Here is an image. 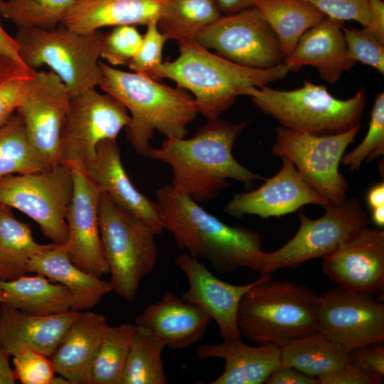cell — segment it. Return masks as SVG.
<instances>
[{
	"instance_id": "1",
	"label": "cell",
	"mask_w": 384,
	"mask_h": 384,
	"mask_svg": "<svg viewBox=\"0 0 384 384\" xmlns=\"http://www.w3.org/2000/svg\"><path fill=\"white\" fill-rule=\"evenodd\" d=\"M246 122L208 119L189 139L166 138L159 148L151 147L148 158L169 164L173 171L171 186L197 203L215 198L229 187L228 179L250 185L265 178L239 164L233 148Z\"/></svg>"
},
{
	"instance_id": "2",
	"label": "cell",
	"mask_w": 384,
	"mask_h": 384,
	"mask_svg": "<svg viewBox=\"0 0 384 384\" xmlns=\"http://www.w3.org/2000/svg\"><path fill=\"white\" fill-rule=\"evenodd\" d=\"M155 195L163 228L172 234L180 250L220 274L240 268L261 273L266 252L260 232L223 223L171 184Z\"/></svg>"
},
{
	"instance_id": "3",
	"label": "cell",
	"mask_w": 384,
	"mask_h": 384,
	"mask_svg": "<svg viewBox=\"0 0 384 384\" xmlns=\"http://www.w3.org/2000/svg\"><path fill=\"white\" fill-rule=\"evenodd\" d=\"M178 43V58L163 62L151 78H168L191 92L198 112L208 119L219 118L245 89L267 85L284 78L290 71L283 63L268 69L238 65L210 52L195 39Z\"/></svg>"
},
{
	"instance_id": "4",
	"label": "cell",
	"mask_w": 384,
	"mask_h": 384,
	"mask_svg": "<svg viewBox=\"0 0 384 384\" xmlns=\"http://www.w3.org/2000/svg\"><path fill=\"white\" fill-rule=\"evenodd\" d=\"M102 91L119 102L131 113L125 127L128 141L145 157L155 131L166 138H184L186 127L198 112L194 98L181 87L159 83L146 75L125 72L100 61Z\"/></svg>"
},
{
	"instance_id": "5",
	"label": "cell",
	"mask_w": 384,
	"mask_h": 384,
	"mask_svg": "<svg viewBox=\"0 0 384 384\" xmlns=\"http://www.w3.org/2000/svg\"><path fill=\"white\" fill-rule=\"evenodd\" d=\"M317 304L318 295L306 286L262 274L240 302L238 327L257 344L282 347L316 331Z\"/></svg>"
},
{
	"instance_id": "6",
	"label": "cell",
	"mask_w": 384,
	"mask_h": 384,
	"mask_svg": "<svg viewBox=\"0 0 384 384\" xmlns=\"http://www.w3.org/2000/svg\"><path fill=\"white\" fill-rule=\"evenodd\" d=\"M255 107L278 121L282 127L316 136H331L361 124L366 104L364 88L346 100L334 97L324 85L304 81L292 90L267 85L245 89Z\"/></svg>"
},
{
	"instance_id": "7",
	"label": "cell",
	"mask_w": 384,
	"mask_h": 384,
	"mask_svg": "<svg viewBox=\"0 0 384 384\" xmlns=\"http://www.w3.org/2000/svg\"><path fill=\"white\" fill-rule=\"evenodd\" d=\"M102 36L99 31L80 33L60 24L53 30L18 28L14 38L23 63L33 70L49 67L73 96L102 83Z\"/></svg>"
},
{
	"instance_id": "8",
	"label": "cell",
	"mask_w": 384,
	"mask_h": 384,
	"mask_svg": "<svg viewBox=\"0 0 384 384\" xmlns=\"http://www.w3.org/2000/svg\"><path fill=\"white\" fill-rule=\"evenodd\" d=\"M98 223L113 292L132 302L141 282L155 267L157 234L146 222L117 206L104 192Z\"/></svg>"
},
{
	"instance_id": "9",
	"label": "cell",
	"mask_w": 384,
	"mask_h": 384,
	"mask_svg": "<svg viewBox=\"0 0 384 384\" xmlns=\"http://www.w3.org/2000/svg\"><path fill=\"white\" fill-rule=\"evenodd\" d=\"M361 128L358 124L338 134L316 136L279 126L275 130L272 154L289 159L311 188L329 203L338 205L346 200L349 190L339 164Z\"/></svg>"
},
{
	"instance_id": "10",
	"label": "cell",
	"mask_w": 384,
	"mask_h": 384,
	"mask_svg": "<svg viewBox=\"0 0 384 384\" xmlns=\"http://www.w3.org/2000/svg\"><path fill=\"white\" fill-rule=\"evenodd\" d=\"M73 194L72 170L61 164L0 178V205L27 215L39 225L46 238L58 245L68 240L66 214Z\"/></svg>"
},
{
	"instance_id": "11",
	"label": "cell",
	"mask_w": 384,
	"mask_h": 384,
	"mask_svg": "<svg viewBox=\"0 0 384 384\" xmlns=\"http://www.w3.org/2000/svg\"><path fill=\"white\" fill-rule=\"evenodd\" d=\"M324 208L325 213L317 219H310L299 210L297 232L279 249L265 252L261 274L272 275L277 270L322 258L350 235L369 225L357 197L346 198L338 205L329 203Z\"/></svg>"
},
{
	"instance_id": "12",
	"label": "cell",
	"mask_w": 384,
	"mask_h": 384,
	"mask_svg": "<svg viewBox=\"0 0 384 384\" xmlns=\"http://www.w3.org/2000/svg\"><path fill=\"white\" fill-rule=\"evenodd\" d=\"M130 116L113 96L90 89L71 96L60 145V164L83 169L100 142L116 140Z\"/></svg>"
},
{
	"instance_id": "13",
	"label": "cell",
	"mask_w": 384,
	"mask_h": 384,
	"mask_svg": "<svg viewBox=\"0 0 384 384\" xmlns=\"http://www.w3.org/2000/svg\"><path fill=\"white\" fill-rule=\"evenodd\" d=\"M194 39L217 55L247 68H272L284 60L275 33L255 6L222 15Z\"/></svg>"
},
{
	"instance_id": "14",
	"label": "cell",
	"mask_w": 384,
	"mask_h": 384,
	"mask_svg": "<svg viewBox=\"0 0 384 384\" xmlns=\"http://www.w3.org/2000/svg\"><path fill=\"white\" fill-rule=\"evenodd\" d=\"M316 331L348 353L384 341V304L338 287L318 296Z\"/></svg>"
},
{
	"instance_id": "15",
	"label": "cell",
	"mask_w": 384,
	"mask_h": 384,
	"mask_svg": "<svg viewBox=\"0 0 384 384\" xmlns=\"http://www.w3.org/2000/svg\"><path fill=\"white\" fill-rule=\"evenodd\" d=\"M70 98L68 87L55 73L36 70L16 112L29 140L50 167L60 164L61 139Z\"/></svg>"
},
{
	"instance_id": "16",
	"label": "cell",
	"mask_w": 384,
	"mask_h": 384,
	"mask_svg": "<svg viewBox=\"0 0 384 384\" xmlns=\"http://www.w3.org/2000/svg\"><path fill=\"white\" fill-rule=\"evenodd\" d=\"M324 274L345 290L372 294L384 292V230L363 228L322 257Z\"/></svg>"
},
{
	"instance_id": "17",
	"label": "cell",
	"mask_w": 384,
	"mask_h": 384,
	"mask_svg": "<svg viewBox=\"0 0 384 384\" xmlns=\"http://www.w3.org/2000/svg\"><path fill=\"white\" fill-rule=\"evenodd\" d=\"M73 194L66 214L68 238L65 243L71 261L100 277L109 274L100 240L98 210L101 191L80 168H70Z\"/></svg>"
},
{
	"instance_id": "18",
	"label": "cell",
	"mask_w": 384,
	"mask_h": 384,
	"mask_svg": "<svg viewBox=\"0 0 384 384\" xmlns=\"http://www.w3.org/2000/svg\"><path fill=\"white\" fill-rule=\"evenodd\" d=\"M280 159L282 166L274 176L253 191L235 193L224 212L237 218L245 215L279 218L305 205L324 208L329 203L306 183L289 159Z\"/></svg>"
},
{
	"instance_id": "19",
	"label": "cell",
	"mask_w": 384,
	"mask_h": 384,
	"mask_svg": "<svg viewBox=\"0 0 384 384\" xmlns=\"http://www.w3.org/2000/svg\"><path fill=\"white\" fill-rule=\"evenodd\" d=\"M175 264L188 282V288L181 294V298L199 306L216 322L223 341L241 338L238 324L240 302L260 278L240 285L223 282L213 274L202 262L187 252L179 255Z\"/></svg>"
},
{
	"instance_id": "20",
	"label": "cell",
	"mask_w": 384,
	"mask_h": 384,
	"mask_svg": "<svg viewBox=\"0 0 384 384\" xmlns=\"http://www.w3.org/2000/svg\"><path fill=\"white\" fill-rule=\"evenodd\" d=\"M82 170L117 206L146 222L157 235L162 233L158 206L132 183L122 165L116 140L100 142L95 156Z\"/></svg>"
},
{
	"instance_id": "21",
	"label": "cell",
	"mask_w": 384,
	"mask_h": 384,
	"mask_svg": "<svg viewBox=\"0 0 384 384\" xmlns=\"http://www.w3.org/2000/svg\"><path fill=\"white\" fill-rule=\"evenodd\" d=\"M80 312L39 316L23 312L4 304L0 306V342L10 358L24 350L50 357Z\"/></svg>"
},
{
	"instance_id": "22",
	"label": "cell",
	"mask_w": 384,
	"mask_h": 384,
	"mask_svg": "<svg viewBox=\"0 0 384 384\" xmlns=\"http://www.w3.org/2000/svg\"><path fill=\"white\" fill-rule=\"evenodd\" d=\"M343 26V21L326 16L301 36L294 51L283 63L290 71L304 65L313 66L322 80L336 83L344 72L356 63L348 54Z\"/></svg>"
},
{
	"instance_id": "23",
	"label": "cell",
	"mask_w": 384,
	"mask_h": 384,
	"mask_svg": "<svg viewBox=\"0 0 384 384\" xmlns=\"http://www.w3.org/2000/svg\"><path fill=\"white\" fill-rule=\"evenodd\" d=\"M211 321L199 306L167 291L159 301L147 306L134 323L151 330L166 348L178 350L198 342Z\"/></svg>"
},
{
	"instance_id": "24",
	"label": "cell",
	"mask_w": 384,
	"mask_h": 384,
	"mask_svg": "<svg viewBox=\"0 0 384 384\" xmlns=\"http://www.w3.org/2000/svg\"><path fill=\"white\" fill-rule=\"evenodd\" d=\"M168 0H75L60 24L80 33L120 25H146L158 21Z\"/></svg>"
},
{
	"instance_id": "25",
	"label": "cell",
	"mask_w": 384,
	"mask_h": 384,
	"mask_svg": "<svg viewBox=\"0 0 384 384\" xmlns=\"http://www.w3.org/2000/svg\"><path fill=\"white\" fill-rule=\"evenodd\" d=\"M109 324L101 314L80 312L49 357L55 373L70 384H92V369Z\"/></svg>"
},
{
	"instance_id": "26",
	"label": "cell",
	"mask_w": 384,
	"mask_h": 384,
	"mask_svg": "<svg viewBox=\"0 0 384 384\" xmlns=\"http://www.w3.org/2000/svg\"><path fill=\"white\" fill-rule=\"evenodd\" d=\"M198 359L225 361L223 372L209 384H262L280 365V348L272 344L250 346L241 338L218 344H201L196 349Z\"/></svg>"
},
{
	"instance_id": "27",
	"label": "cell",
	"mask_w": 384,
	"mask_h": 384,
	"mask_svg": "<svg viewBox=\"0 0 384 384\" xmlns=\"http://www.w3.org/2000/svg\"><path fill=\"white\" fill-rule=\"evenodd\" d=\"M28 271L43 275L68 288L74 299L73 311L90 309L113 292L110 282L77 267L71 261L65 243L33 256Z\"/></svg>"
},
{
	"instance_id": "28",
	"label": "cell",
	"mask_w": 384,
	"mask_h": 384,
	"mask_svg": "<svg viewBox=\"0 0 384 384\" xmlns=\"http://www.w3.org/2000/svg\"><path fill=\"white\" fill-rule=\"evenodd\" d=\"M2 302L23 312L39 316L72 310L74 299L63 284L53 283L43 275L26 274L11 280L0 279Z\"/></svg>"
},
{
	"instance_id": "29",
	"label": "cell",
	"mask_w": 384,
	"mask_h": 384,
	"mask_svg": "<svg viewBox=\"0 0 384 384\" xmlns=\"http://www.w3.org/2000/svg\"><path fill=\"white\" fill-rule=\"evenodd\" d=\"M58 244L41 245L30 225L17 219L12 208L0 205V279L11 280L28 272L31 259Z\"/></svg>"
},
{
	"instance_id": "30",
	"label": "cell",
	"mask_w": 384,
	"mask_h": 384,
	"mask_svg": "<svg viewBox=\"0 0 384 384\" xmlns=\"http://www.w3.org/2000/svg\"><path fill=\"white\" fill-rule=\"evenodd\" d=\"M254 6L275 33L284 58L292 53L301 36L326 17L301 0H256Z\"/></svg>"
},
{
	"instance_id": "31",
	"label": "cell",
	"mask_w": 384,
	"mask_h": 384,
	"mask_svg": "<svg viewBox=\"0 0 384 384\" xmlns=\"http://www.w3.org/2000/svg\"><path fill=\"white\" fill-rule=\"evenodd\" d=\"M280 348V364L313 377H320L349 363V353L318 331Z\"/></svg>"
},
{
	"instance_id": "32",
	"label": "cell",
	"mask_w": 384,
	"mask_h": 384,
	"mask_svg": "<svg viewBox=\"0 0 384 384\" xmlns=\"http://www.w3.org/2000/svg\"><path fill=\"white\" fill-rule=\"evenodd\" d=\"M222 14L215 0H168L157 21L167 40L194 39Z\"/></svg>"
},
{
	"instance_id": "33",
	"label": "cell",
	"mask_w": 384,
	"mask_h": 384,
	"mask_svg": "<svg viewBox=\"0 0 384 384\" xmlns=\"http://www.w3.org/2000/svg\"><path fill=\"white\" fill-rule=\"evenodd\" d=\"M50 168L33 146L16 112L0 126V178Z\"/></svg>"
},
{
	"instance_id": "34",
	"label": "cell",
	"mask_w": 384,
	"mask_h": 384,
	"mask_svg": "<svg viewBox=\"0 0 384 384\" xmlns=\"http://www.w3.org/2000/svg\"><path fill=\"white\" fill-rule=\"evenodd\" d=\"M137 329L135 323L108 326L92 369V384H122L123 373Z\"/></svg>"
},
{
	"instance_id": "35",
	"label": "cell",
	"mask_w": 384,
	"mask_h": 384,
	"mask_svg": "<svg viewBox=\"0 0 384 384\" xmlns=\"http://www.w3.org/2000/svg\"><path fill=\"white\" fill-rule=\"evenodd\" d=\"M164 341L151 330L137 326L122 378V384H166Z\"/></svg>"
},
{
	"instance_id": "36",
	"label": "cell",
	"mask_w": 384,
	"mask_h": 384,
	"mask_svg": "<svg viewBox=\"0 0 384 384\" xmlns=\"http://www.w3.org/2000/svg\"><path fill=\"white\" fill-rule=\"evenodd\" d=\"M75 0H0V16L18 28H56Z\"/></svg>"
},
{
	"instance_id": "37",
	"label": "cell",
	"mask_w": 384,
	"mask_h": 384,
	"mask_svg": "<svg viewBox=\"0 0 384 384\" xmlns=\"http://www.w3.org/2000/svg\"><path fill=\"white\" fill-rule=\"evenodd\" d=\"M36 70L21 60L0 53V126L16 112Z\"/></svg>"
},
{
	"instance_id": "38",
	"label": "cell",
	"mask_w": 384,
	"mask_h": 384,
	"mask_svg": "<svg viewBox=\"0 0 384 384\" xmlns=\"http://www.w3.org/2000/svg\"><path fill=\"white\" fill-rule=\"evenodd\" d=\"M384 154V93L379 92L370 113L368 132L363 141L343 155L341 164L350 171H358L364 161L369 162Z\"/></svg>"
},
{
	"instance_id": "39",
	"label": "cell",
	"mask_w": 384,
	"mask_h": 384,
	"mask_svg": "<svg viewBox=\"0 0 384 384\" xmlns=\"http://www.w3.org/2000/svg\"><path fill=\"white\" fill-rule=\"evenodd\" d=\"M142 37L134 26H117L103 33L100 56L112 65H128L137 53Z\"/></svg>"
},
{
	"instance_id": "40",
	"label": "cell",
	"mask_w": 384,
	"mask_h": 384,
	"mask_svg": "<svg viewBox=\"0 0 384 384\" xmlns=\"http://www.w3.org/2000/svg\"><path fill=\"white\" fill-rule=\"evenodd\" d=\"M342 31L351 58L356 63L373 67L384 73V43H380L364 28L342 26Z\"/></svg>"
},
{
	"instance_id": "41",
	"label": "cell",
	"mask_w": 384,
	"mask_h": 384,
	"mask_svg": "<svg viewBox=\"0 0 384 384\" xmlns=\"http://www.w3.org/2000/svg\"><path fill=\"white\" fill-rule=\"evenodd\" d=\"M16 380L23 384H52L55 370L50 358L31 350H24L13 356Z\"/></svg>"
},
{
	"instance_id": "42",
	"label": "cell",
	"mask_w": 384,
	"mask_h": 384,
	"mask_svg": "<svg viewBox=\"0 0 384 384\" xmlns=\"http://www.w3.org/2000/svg\"><path fill=\"white\" fill-rule=\"evenodd\" d=\"M146 26L139 48L127 66L134 73L151 78L154 71L163 63L162 51L167 39L159 30L156 21Z\"/></svg>"
},
{
	"instance_id": "43",
	"label": "cell",
	"mask_w": 384,
	"mask_h": 384,
	"mask_svg": "<svg viewBox=\"0 0 384 384\" xmlns=\"http://www.w3.org/2000/svg\"><path fill=\"white\" fill-rule=\"evenodd\" d=\"M326 17L340 21H355L366 26L369 16V0H301Z\"/></svg>"
},
{
	"instance_id": "44",
	"label": "cell",
	"mask_w": 384,
	"mask_h": 384,
	"mask_svg": "<svg viewBox=\"0 0 384 384\" xmlns=\"http://www.w3.org/2000/svg\"><path fill=\"white\" fill-rule=\"evenodd\" d=\"M319 384H381L383 376L349 362L317 378Z\"/></svg>"
},
{
	"instance_id": "45",
	"label": "cell",
	"mask_w": 384,
	"mask_h": 384,
	"mask_svg": "<svg viewBox=\"0 0 384 384\" xmlns=\"http://www.w3.org/2000/svg\"><path fill=\"white\" fill-rule=\"evenodd\" d=\"M382 343L368 345L349 352L351 362L384 376V346Z\"/></svg>"
},
{
	"instance_id": "46",
	"label": "cell",
	"mask_w": 384,
	"mask_h": 384,
	"mask_svg": "<svg viewBox=\"0 0 384 384\" xmlns=\"http://www.w3.org/2000/svg\"><path fill=\"white\" fill-rule=\"evenodd\" d=\"M267 384H319L316 377L288 366L279 365L269 376Z\"/></svg>"
},
{
	"instance_id": "47",
	"label": "cell",
	"mask_w": 384,
	"mask_h": 384,
	"mask_svg": "<svg viewBox=\"0 0 384 384\" xmlns=\"http://www.w3.org/2000/svg\"><path fill=\"white\" fill-rule=\"evenodd\" d=\"M363 28L384 43V3L382 0H369L368 22Z\"/></svg>"
},
{
	"instance_id": "48",
	"label": "cell",
	"mask_w": 384,
	"mask_h": 384,
	"mask_svg": "<svg viewBox=\"0 0 384 384\" xmlns=\"http://www.w3.org/2000/svg\"><path fill=\"white\" fill-rule=\"evenodd\" d=\"M0 53L21 60L18 46L14 37L9 36L1 26L0 18ZM22 61V60H21Z\"/></svg>"
},
{
	"instance_id": "49",
	"label": "cell",
	"mask_w": 384,
	"mask_h": 384,
	"mask_svg": "<svg viewBox=\"0 0 384 384\" xmlns=\"http://www.w3.org/2000/svg\"><path fill=\"white\" fill-rule=\"evenodd\" d=\"M220 11L230 15L254 6L256 0H215Z\"/></svg>"
},
{
	"instance_id": "50",
	"label": "cell",
	"mask_w": 384,
	"mask_h": 384,
	"mask_svg": "<svg viewBox=\"0 0 384 384\" xmlns=\"http://www.w3.org/2000/svg\"><path fill=\"white\" fill-rule=\"evenodd\" d=\"M9 358L0 342V384L15 383L16 378L9 365Z\"/></svg>"
},
{
	"instance_id": "51",
	"label": "cell",
	"mask_w": 384,
	"mask_h": 384,
	"mask_svg": "<svg viewBox=\"0 0 384 384\" xmlns=\"http://www.w3.org/2000/svg\"><path fill=\"white\" fill-rule=\"evenodd\" d=\"M366 201L371 208L384 206V182H380L372 186L367 193Z\"/></svg>"
},
{
	"instance_id": "52",
	"label": "cell",
	"mask_w": 384,
	"mask_h": 384,
	"mask_svg": "<svg viewBox=\"0 0 384 384\" xmlns=\"http://www.w3.org/2000/svg\"><path fill=\"white\" fill-rule=\"evenodd\" d=\"M371 220L379 228L384 227V206L371 208Z\"/></svg>"
},
{
	"instance_id": "53",
	"label": "cell",
	"mask_w": 384,
	"mask_h": 384,
	"mask_svg": "<svg viewBox=\"0 0 384 384\" xmlns=\"http://www.w3.org/2000/svg\"><path fill=\"white\" fill-rule=\"evenodd\" d=\"M2 302V292L0 290V304Z\"/></svg>"
}]
</instances>
